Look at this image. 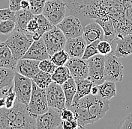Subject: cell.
Returning <instances> with one entry per match:
<instances>
[{
  "label": "cell",
  "mask_w": 132,
  "mask_h": 129,
  "mask_svg": "<svg viewBox=\"0 0 132 129\" xmlns=\"http://www.w3.org/2000/svg\"><path fill=\"white\" fill-rule=\"evenodd\" d=\"M131 0H68L69 14L80 19L83 27L88 23L108 18L113 23L116 34H122L125 12Z\"/></svg>",
  "instance_id": "obj_1"
},
{
  "label": "cell",
  "mask_w": 132,
  "mask_h": 129,
  "mask_svg": "<svg viewBox=\"0 0 132 129\" xmlns=\"http://www.w3.org/2000/svg\"><path fill=\"white\" fill-rule=\"evenodd\" d=\"M36 118L29 113L28 105L16 98L12 107L0 108V128H36Z\"/></svg>",
  "instance_id": "obj_2"
},
{
  "label": "cell",
  "mask_w": 132,
  "mask_h": 129,
  "mask_svg": "<svg viewBox=\"0 0 132 129\" xmlns=\"http://www.w3.org/2000/svg\"><path fill=\"white\" fill-rule=\"evenodd\" d=\"M33 41L32 34L14 31L5 43L11 49L13 56L16 61H18L23 58Z\"/></svg>",
  "instance_id": "obj_3"
},
{
  "label": "cell",
  "mask_w": 132,
  "mask_h": 129,
  "mask_svg": "<svg viewBox=\"0 0 132 129\" xmlns=\"http://www.w3.org/2000/svg\"><path fill=\"white\" fill-rule=\"evenodd\" d=\"M78 102L84 105L95 122L102 119L110 109V100H106L98 95L89 94Z\"/></svg>",
  "instance_id": "obj_4"
},
{
  "label": "cell",
  "mask_w": 132,
  "mask_h": 129,
  "mask_svg": "<svg viewBox=\"0 0 132 129\" xmlns=\"http://www.w3.org/2000/svg\"><path fill=\"white\" fill-rule=\"evenodd\" d=\"M49 109L47 104L46 90L41 88L32 81V88L30 100L28 104V110L32 116H38L45 113Z\"/></svg>",
  "instance_id": "obj_5"
},
{
  "label": "cell",
  "mask_w": 132,
  "mask_h": 129,
  "mask_svg": "<svg viewBox=\"0 0 132 129\" xmlns=\"http://www.w3.org/2000/svg\"><path fill=\"white\" fill-rule=\"evenodd\" d=\"M124 66L120 57L114 55L112 52L105 55L104 75L105 81L119 82L123 80Z\"/></svg>",
  "instance_id": "obj_6"
},
{
  "label": "cell",
  "mask_w": 132,
  "mask_h": 129,
  "mask_svg": "<svg viewBox=\"0 0 132 129\" xmlns=\"http://www.w3.org/2000/svg\"><path fill=\"white\" fill-rule=\"evenodd\" d=\"M42 39L46 45L47 52L51 56L55 52L59 50L64 49L65 45L66 37L63 32L56 25L45 32L42 35Z\"/></svg>",
  "instance_id": "obj_7"
},
{
  "label": "cell",
  "mask_w": 132,
  "mask_h": 129,
  "mask_svg": "<svg viewBox=\"0 0 132 129\" xmlns=\"http://www.w3.org/2000/svg\"><path fill=\"white\" fill-rule=\"evenodd\" d=\"M65 14L66 3L62 0L47 1L42 12L53 25H57L65 17Z\"/></svg>",
  "instance_id": "obj_8"
},
{
  "label": "cell",
  "mask_w": 132,
  "mask_h": 129,
  "mask_svg": "<svg viewBox=\"0 0 132 129\" xmlns=\"http://www.w3.org/2000/svg\"><path fill=\"white\" fill-rule=\"evenodd\" d=\"M61 111L49 107L45 113L38 116L36 118L37 129L62 128V120L61 119Z\"/></svg>",
  "instance_id": "obj_9"
},
{
  "label": "cell",
  "mask_w": 132,
  "mask_h": 129,
  "mask_svg": "<svg viewBox=\"0 0 132 129\" xmlns=\"http://www.w3.org/2000/svg\"><path fill=\"white\" fill-rule=\"evenodd\" d=\"M32 88V78H27L15 71L14 78V90L17 99L26 105H28L30 100Z\"/></svg>",
  "instance_id": "obj_10"
},
{
  "label": "cell",
  "mask_w": 132,
  "mask_h": 129,
  "mask_svg": "<svg viewBox=\"0 0 132 129\" xmlns=\"http://www.w3.org/2000/svg\"><path fill=\"white\" fill-rule=\"evenodd\" d=\"M89 76L88 78L92 81L94 85H99L105 81L104 75L105 55L97 54L88 60Z\"/></svg>",
  "instance_id": "obj_11"
},
{
  "label": "cell",
  "mask_w": 132,
  "mask_h": 129,
  "mask_svg": "<svg viewBox=\"0 0 132 129\" xmlns=\"http://www.w3.org/2000/svg\"><path fill=\"white\" fill-rule=\"evenodd\" d=\"M58 28L63 32L66 39L82 36L83 25L80 19L74 15L65 16L59 24Z\"/></svg>",
  "instance_id": "obj_12"
},
{
  "label": "cell",
  "mask_w": 132,
  "mask_h": 129,
  "mask_svg": "<svg viewBox=\"0 0 132 129\" xmlns=\"http://www.w3.org/2000/svg\"><path fill=\"white\" fill-rule=\"evenodd\" d=\"M45 90L49 107L56 108L60 111L66 108L65 97L61 85L53 81Z\"/></svg>",
  "instance_id": "obj_13"
},
{
  "label": "cell",
  "mask_w": 132,
  "mask_h": 129,
  "mask_svg": "<svg viewBox=\"0 0 132 129\" xmlns=\"http://www.w3.org/2000/svg\"><path fill=\"white\" fill-rule=\"evenodd\" d=\"M112 53L118 57H126L132 55V34H116L111 43Z\"/></svg>",
  "instance_id": "obj_14"
},
{
  "label": "cell",
  "mask_w": 132,
  "mask_h": 129,
  "mask_svg": "<svg viewBox=\"0 0 132 129\" xmlns=\"http://www.w3.org/2000/svg\"><path fill=\"white\" fill-rule=\"evenodd\" d=\"M74 81H80L87 78L89 76L88 61L82 57H70L65 64Z\"/></svg>",
  "instance_id": "obj_15"
},
{
  "label": "cell",
  "mask_w": 132,
  "mask_h": 129,
  "mask_svg": "<svg viewBox=\"0 0 132 129\" xmlns=\"http://www.w3.org/2000/svg\"><path fill=\"white\" fill-rule=\"evenodd\" d=\"M39 63L40 61L38 60L21 58L17 61L15 71L23 76L32 78L36 73L40 71Z\"/></svg>",
  "instance_id": "obj_16"
},
{
  "label": "cell",
  "mask_w": 132,
  "mask_h": 129,
  "mask_svg": "<svg viewBox=\"0 0 132 129\" xmlns=\"http://www.w3.org/2000/svg\"><path fill=\"white\" fill-rule=\"evenodd\" d=\"M23 58H29V59H34L38 61H42L44 59L50 58L46 45L44 42V40L40 38L38 41H34L30 47L27 50Z\"/></svg>",
  "instance_id": "obj_17"
},
{
  "label": "cell",
  "mask_w": 132,
  "mask_h": 129,
  "mask_svg": "<svg viewBox=\"0 0 132 129\" xmlns=\"http://www.w3.org/2000/svg\"><path fill=\"white\" fill-rule=\"evenodd\" d=\"M87 43L82 36L66 39L64 50L70 57H82Z\"/></svg>",
  "instance_id": "obj_18"
},
{
  "label": "cell",
  "mask_w": 132,
  "mask_h": 129,
  "mask_svg": "<svg viewBox=\"0 0 132 129\" xmlns=\"http://www.w3.org/2000/svg\"><path fill=\"white\" fill-rule=\"evenodd\" d=\"M82 37L89 44L93 41H102L104 39V32L101 26L96 22L92 21L83 27Z\"/></svg>",
  "instance_id": "obj_19"
},
{
  "label": "cell",
  "mask_w": 132,
  "mask_h": 129,
  "mask_svg": "<svg viewBox=\"0 0 132 129\" xmlns=\"http://www.w3.org/2000/svg\"><path fill=\"white\" fill-rule=\"evenodd\" d=\"M17 61L5 42L0 41V67L15 70Z\"/></svg>",
  "instance_id": "obj_20"
},
{
  "label": "cell",
  "mask_w": 132,
  "mask_h": 129,
  "mask_svg": "<svg viewBox=\"0 0 132 129\" xmlns=\"http://www.w3.org/2000/svg\"><path fill=\"white\" fill-rule=\"evenodd\" d=\"M34 17V14L30 10L25 11L20 9L15 11V29L14 31H18L20 32L29 33L27 32L28 23ZM30 34V33H29Z\"/></svg>",
  "instance_id": "obj_21"
},
{
  "label": "cell",
  "mask_w": 132,
  "mask_h": 129,
  "mask_svg": "<svg viewBox=\"0 0 132 129\" xmlns=\"http://www.w3.org/2000/svg\"><path fill=\"white\" fill-rule=\"evenodd\" d=\"M75 82L77 84V91L72 101V105H75L82 97L90 94L92 87L94 85L92 81L88 78Z\"/></svg>",
  "instance_id": "obj_22"
},
{
  "label": "cell",
  "mask_w": 132,
  "mask_h": 129,
  "mask_svg": "<svg viewBox=\"0 0 132 129\" xmlns=\"http://www.w3.org/2000/svg\"><path fill=\"white\" fill-rule=\"evenodd\" d=\"M98 96L104 99L110 100L113 97H115L116 96V82L111 81H104L102 84L98 85Z\"/></svg>",
  "instance_id": "obj_23"
},
{
  "label": "cell",
  "mask_w": 132,
  "mask_h": 129,
  "mask_svg": "<svg viewBox=\"0 0 132 129\" xmlns=\"http://www.w3.org/2000/svg\"><path fill=\"white\" fill-rule=\"evenodd\" d=\"M65 97V107L70 108L72 105V101L77 91V84L74 79L71 77L62 85Z\"/></svg>",
  "instance_id": "obj_24"
},
{
  "label": "cell",
  "mask_w": 132,
  "mask_h": 129,
  "mask_svg": "<svg viewBox=\"0 0 132 129\" xmlns=\"http://www.w3.org/2000/svg\"><path fill=\"white\" fill-rule=\"evenodd\" d=\"M51 77L53 82L62 86L68 78H71V75L68 68L64 65L57 66L54 72L51 74Z\"/></svg>",
  "instance_id": "obj_25"
},
{
  "label": "cell",
  "mask_w": 132,
  "mask_h": 129,
  "mask_svg": "<svg viewBox=\"0 0 132 129\" xmlns=\"http://www.w3.org/2000/svg\"><path fill=\"white\" fill-rule=\"evenodd\" d=\"M15 70L0 67V90L14 84Z\"/></svg>",
  "instance_id": "obj_26"
},
{
  "label": "cell",
  "mask_w": 132,
  "mask_h": 129,
  "mask_svg": "<svg viewBox=\"0 0 132 129\" xmlns=\"http://www.w3.org/2000/svg\"><path fill=\"white\" fill-rule=\"evenodd\" d=\"M32 80L33 82L36 84L37 86L43 89H46L50 83L53 82L51 74L48 73H45L44 71L40 70L38 73H36L32 78Z\"/></svg>",
  "instance_id": "obj_27"
},
{
  "label": "cell",
  "mask_w": 132,
  "mask_h": 129,
  "mask_svg": "<svg viewBox=\"0 0 132 129\" xmlns=\"http://www.w3.org/2000/svg\"><path fill=\"white\" fill-rule=\"evenodd\" d=\"M34 18L36 19L38 23V25L37 32L35 33L38 34L41 37H42V35L44 33L47 32V31H49L50 29H51L53 27V25L50 23L48 19L42 14H38V15H34Z\"/></svg>",
  "instance_id": "obj_28"
},
{
  "label": "cell",
  "mask_w": 132,
  "mask_h": 129,
  "mask_svg": "<svg viewBox=\"0 0 132 129\" xmlns=\"http://www.w3.org/2000/svg\"><path fill=\"white\" fill-rule=\"evenodd\" d=\"M132 34V0L127 6L124 16L122 34Z\"/></svg>",
  "instance_id": "obj_29"
},
{
  "label": "cell",
  "mask_w": 132,
  "mask_h": 129,
  "mask_svg": "<svg viewBox=\"0 0 132 129\" xmlns=\"http://www.w3.org/2000/svg\"><path fill=\"white\" fill-rule=\"evenodd\" d=\"M69 58L70 57L64 49L58 51L56 52H55L53 55L50 56V60L57 66H64Z\"/></svg>",
  "instance_id": "obj_30"
},
{
  "label": "cell",
  "mask_w": 132,
  "mask_h": 129,
  "mask_svg": "<svg viewBox=\"0 0 132 129\" xmlns=\"http://www.w3.org/2000/svg\"><path fill=\"white\" fill-rule=\"evenodd\" d=\"M99 41H100L97 40V41H93V42H92V43L86 45L84 53H83V55L82 57V59L88 60L89 58H90L91 57L94 56L97 54H99L98 51V44Z\"/></svg>",
  "instance_id": "obj_31"
},
{
  "label": "cell",
  "mask_w": 132,
  "mask_h": 129,
  "mask_svg": "<svg viewBox=\"0 0 132 129\" xmlns=\"http://www.w3.org/2000/svg\"><path fill=\"white\" fill-rule=\"evenodd\" d=\"M30 3V11L34 15L41 14L47 0H29Z\"/></svg>",
  "instance_id": "obj_32"
},
{
  "label": "cell",
  "mask_w": 132,
  "mask_h": 129,
  "mask_svg": "<svg viewBox=\"0 0 132 129\" xmlns=\"http://www.w3.org/2000/svg\"><path fill=\"white\" fill-rule=\"evenodd\" d=\"M15 29V22L13 20H4L0 22V34L7 35Z\"/></svg>",
  "instance_id": "obj_33"
},
{
  "label": "cell",
  "mask_w": 132,
  "mask_h": 129,
  "mask_svg": "<svg viewBox=\"0 0 132 129\" xmlns=\"http://www.w3.org/2000/svg\"><path fill=\"white\" fill-rule=\"evenodd\" d=\"M56 67H57V66L54 64V63H53V61L50 60V58L42 60L39 63V70L41 71L45 72V73L52 74L54 72V70L56 69Z\"/></svg>",
  "instance_id": "obj_34"
},
{
  "label": "cell",
  "mask_w": 132,
  "mask_h": 129,
  "mask_svg": "<svg viewBox=\"0 0 132 129\" xmlns=\"http://www.w3.org/2000/svg\"><path fill=\"white\" fill-rule=\"evenodd\" d=\"M98 51L99 54H101L103 55H107L113 52L112 44L106 40L100 41L98 44Z\"/></svg>",
  "instance_id": "obj_35"
},
{
  "label": "cell",
  "mask_w": 132,
  "mask_h": 129,
  "mask_svg": "<svg viewBox=\"0 0 132 129\" xmlns=\"http://www.w3.org/2000/svg\"><path fill=\"white\" fill-rule=\"evenodd\" d=\"M13 20L15 22V11L10 8L0 9V21Z\"/></svg>",
  "instance_id": "obj_36"
},
{
  "label": "cell",
  "mask_w": 132,
  "mask_h": 129,
  "mask_svg": "<svg viewBox=\"0 0 132 129\" xmlns=\"http://www.w3.org/2000/svg\"><path fill=\"white\" fill-rule=\"evenodd\" d=\"M118 129H132V112L128 114L117 126Z\"/></svg>",
  "instance_id": "obj_37"
},
{
  "label": "cell",
  "mask_w": 132,
  "mask_h": 129,
  "mask_svg": "<svg viewBox=\"0 0 132 129\" xmlns=\"http://www.w3.org/2000/svg\"><path fill=\"white\" fill-rule=\"evenodd\" d=\"M80 128L78 122L76 118L68 120H64L62 122V128L64 129H76Z\"/></svg>",
  "instance_id": "obj_38"
},
{
  "label": "cell",
  "mask_w": 132,
  "mask_h": 129,
  "mask_svg": "<svg viewBox=\"0 0 132 129\" xmlns=\"http://www.w3.org/2000/svg\"><path fill=\"white\" fill-rule=\"evenodd\" d=\"M16 98V93H15L14 90L9 93L7 95V96L5 97V107L6 108L12 107L14 105Z\"/></svg>",
  "instance_id": "obj_39"
},
{
  "label": "cell",
  "mask_w": 132,
  "mask_h": 129,
  "mask_svg": "<svg viewBox=\"0 0 132 129\" xmlns=\"http://www.w3.org/2000/svg\"><path fill=\"white\" fill-rule=\"evenodd\" d=\"M60 116H61V119L62 120V121L68 120H71V119L75 118L74 112L70 108H65V109L62 110Z\"/></svg>",
  "instance_id": "obj_40"
},
{
  "label": "cell",
  "mask_w": 132,
  "mask_h": 129,
  "mask_svg": "<svg viewBox=\"0 0 132 129\" xmlns=\"http://www.w3.org/2000/svg\"><path fill=\"white\" fill-rule=\"evenodd\" d=\"M38 27V23H37L36 19L33 17L32 19L28 23L26 29H27V32H28L33 34L34 33H35L36 32H37Z\"/></svg>",
  "instance_id": "obj_41"
},
{
  "label": "cell",
  "mask_w": 132,
  "mask_h": 129,
  "mask_svg": "<svg viewBox=\"0 0 132 129\" xmlns=\"http://www.w3.org/2000/svg\"><path fill=\"white\" fill-rule=\"evenodd\" d=\"M22 0H9V8L12 11H16L20 9V2Z\"/></svg>",
  "instance_id": "obj_42"
},
{
  "label": "cell",
  "mask_w": 132,
  "mask_h": 129,
  "mask_svg": "<svg viewBox=\"0 0 132 129\" xmlns=\"http://www.w3.org/2000/svg\"><path fill=\"white\" fill-rule=\"evenodd\" d=\"M20 9L25 10V11H28L30 10V3L29 0H22L20 2Z\"/></svg>",
  "instance_id": "obj_43"
},
{
  "label": "cell",
  "mask_w": 132,
  "mask_h": 129,
  "mask_svg": "<svg viewBox=\"0 0 132 129\" xmlns=\"http://www.w3.org/2000/svg\"><path fill=\"white\" fill-rule=\"evenodd\" d=\"M98 85H93L92 90H91V94L92 95H98Z\"/></svg>",
  "instance_id": "obj_44"
},
{
  "label": "cell",
  "mask_w": 132,
  "mask_h": 129,
  "mask_svg": "<svg viewBox=\"0 0 132 129\" xmlns=\"http://www.w3.org/2000/svg\"><path fill=\"white\" fill-rule=\"evenodd\" d=\"M47 1H50V0H47Z\"/></svg>",
  "instance_id": "obj_45"
}]
</instances>
